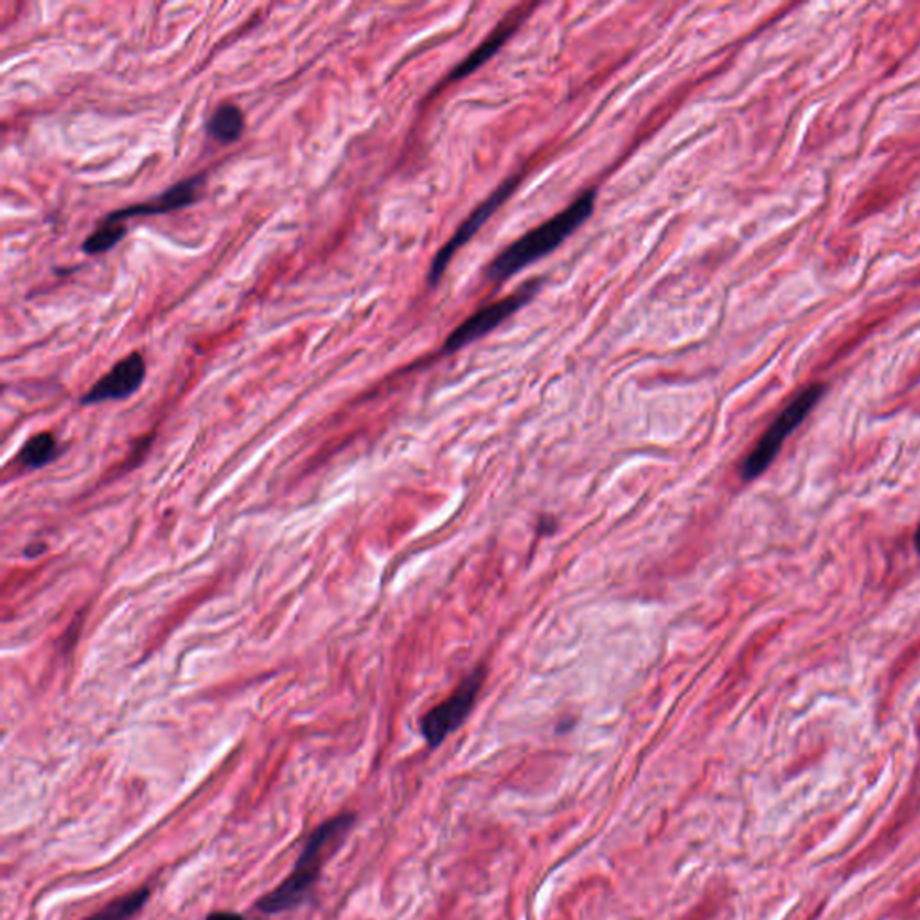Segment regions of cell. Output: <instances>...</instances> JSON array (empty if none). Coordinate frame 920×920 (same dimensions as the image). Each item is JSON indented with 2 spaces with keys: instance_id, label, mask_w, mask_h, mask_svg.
<instances>
[{
  "instance_id": "5b68a950",
  "label": "cell",
  "mask_w": 920,
  "mask_h": 920,
  "mask_svg": "<svg viewBox=\"0 0 920 920\" xmlns=\"http://www.w3.org/2000/svg\"><path fill=\"white\" fill-rule=\"evenodd\" d=\"M518 182H520V178H509L507 182H504L502 186L496 189L493 195L487 198L486 202H482L473 213L469 214L468 220L460 225L459 230L453 234V238L437 252L432 268H430V274H428V284L430 286H435L443 279L444 272H446L448 265L452 263L453 257L457 256L460 248L466 247L469 241L475 238L478 230L482 229L487 220L504 205L505 200L511 196V193L518 186Z\"/></svg>"
},
{
  "instance_id": "8992f818",
  "label": "cell",
  "mask_w": 920,
  "mask_h": 920,
  "mask_svg": "<svg viewBox=\"0 0 920 920\" xmlns=\"http://www.w3.org/2000/svg\"><path fill=\"white\" fill-rule=\"evenodd\" d=\"M536 290L538 288L527 286V288H522L520 292L513 293L509 297L493 302L486 308L478 310L477 313H473L469 319L464 320L459 328L453 331L450 337L446 338L444 351L455 353L462 347L473 344L478 338L486 337L493 329L502 326L505 320L514 315L522 306H525L527 301H531V297Z\"/></svg>"
},
{
  "instance_id": "30bf717a",
  "label": "cell",
  "mask_w": 920,
  "mask_h": 920,
  "mask_svg": "<svg viewBox=\"0 0 920 920\" xmlns=\"http://www.w3.org/2000/svg\"><path fill=\"white\" fill-rule=\"evenodd\" d=\"M245 130V115L234 103L225 101L214 110L207 121V133L214 141L232 144L238 141Z\"/></svg>"
},
{
  "instance_id": "6da1fadb",
  "label": "cell",
  "mask_w": 920,
  "mask_h": 920,
  "mask_svg": "<svg viewBox=\"0 0 920 920\" xmlns=\"http://www.w3.org/2000/svg\"><path fill=\"white\" fill-rule=\"evenodd\" d=\"M354 823L356 814L353 813L338 814L328 822L322 823L319 829L311 834L310 840L306 841L292 874L270 894L263 895L257 901V910L266 915H275L290 912L301 906L308 899L315 883L319 881L324 861L340 849Z\"/></svg>"
},
{
  "instance_id": "3957f363",
  "label": "cell",
  "mask_w": 920,
  "mask_h": 920,
  "mask_svg": "<svg viewBox=\"0 0 920 920\" xmlns=\"http://www.w3.org/2000/svg\"><path fill=\"white\" fill-rule=\"evenodd\" d=\"M825 385L816 383L807 389L802 390L797 398L789 403L788 407L780 412V416L771 423L770 428L764 432L761 441L753 448L750 455L743 460L739 475L744 482H752L755 478L761 477L766 469L770 468L771 462L777 459L782 446L786 443L789 435L797 430L798 426L804 423L805 417L813 412V408L820 403V399L825 394Z\"/></svg>"
},
{
  "instance_id": "7a4b0ae2",
  "label": "cell",
  "mask_w": 920,
  "mask_h": 920,
  "mask_svg": "<svg viewBox=\"0 0 920 920\" xmlns=\"http://www.w3.org/2000/svg\"><path fill=\"white\" fill-rule=\"evenodd\" d=\"M595 207V191H586L565 211L556 214L552 220L527 232L525 236L505 248L500 256L487 266L486 275L491 281H505L518 274L525 266L536 263L538 259L558 248L574 230L583 225Z\"/></svg>"
},
{
  "instance_id": "52a82bcc",
  "label": "cell",
  "mask_w": 920,
  "mask_h": 920,
  "mask_svg": "<svg viewBox=\"0 0 920 920\" xmlns=\"http://www.w3.org/2000/svg\"><path fill=\"white\" fill-rule=\"evenodd\" d=\"M146 378V360L141 353H130L123 360L92 385V389L81 398L83 405H98L105 401H121L130 398L141 389Z\"/></svg>"
},
{
  "instance_id": "9a60e30c",
  "label": "cell",
  "mask_w": 920,
  "mask_h": 920,
  "mask_svg": "<svg viewBox=\"0 0 920 920\" xmlns=\"http://www.w3.org/2000/svg\"><path fill=\"white\" fill-rule=\"evenodd\" d=\"M913 543H915V550H917V554H919L920 556V525H919V529H917V532H915V538H913Z\"/></svg>"
},
{
  "instance_id": "ba28073f",
  "label": "cell",
  "mask_w": 920,
  "mask_h": 920,
  "mask_svg": "<svg viewBox=\"0 0 920 920\" xmlns=\"http://www.w3.org/2000/svg\"><path fill=\"white\" fill-rule=\"evenodd\" d=\"M205 175H195V177L186 178L178 182L175 186L169 187L162 195L151 198L148 202L142 204L130 205L119 211L108 214L103 218L105 222L123 223L132 218H144V216H159V214L173 213L180 211L184 207L195 204L202 191Z\"/></svg>"
},
{
  "instance_id": "5bb4252c",
  "label": "cell",
  "mask_w": 920,
  "mask_h": 920,
  "mask_svg": "<svg viewBox=\"0 0 920 920\" xmlns=\"http://www.w3.org/2000/svg\"><path fill=\"white\" fill-rule=\"evenodd\" d=\"M207 920H245L241 915L234 912H214L207 917Z\"/></svg>"
},
{
  "instance_id": "8fae6325",
  "label": "cell",
  "mask_w": 920,
  "mask_h": 920,
  "mask_svg": "<svg viewBox=\"0 0 920 920\" xmlns=\"http://www.w3.org/2000/svg\"><path fill=\"white\" fill-rule=\"evenodd\" d=\"M150 901V888H139L132 894L123 895L85 920H132Z\"/></svg>"
},
{
  "instance_id": "277c9868",
  "label": "cell",
  "mask_w": 920,
  "mask_h": 920,
  "mask_svg": "<svg viewBox=\"0 0 920 920\" xmlns=\"http://www.w3.org/2000/svg\"><path fill=\"white\" fill-rule=\"evenodd\" d=\"M486 667L478 665L460 682L452 696L430 708L421 719V734L430 748H437L446 741L448 735L457 732L466 721L469 712L475 707L478 692L484 687Z\"/></svg>"
},
{
  "instance_id": "9c48e42d",
  "label": "cell",
  "mask_w": 920,
  "mask_h": 920,
  "mask_svg": "<svg viewBox=\"0 0 920 920\" xmlns=\"http://www.w3.org/2000/svg\"><path fill=\"white\" fill-rule=\"evenodd\" d=\"M522 20L523 15H511V17L505 18L504 22L496 27L495 31L487 36L486 40L478 45L477 49L469 54L468 58L452 72L450 80L457 81L466 78L471 72L477 71L480 65H484L489 58H493L496 51L511 38L514 31L522 24Z\"/></svg>"
},
{
  "instance_id": "7c38bea8",
  "label": "cell",
  "mask_w": 920,
  "mask_h": 920,
  "mask_svg": "<svg viewBox=\"0 0 920 920\" xmlns=\"http://www.w3.org/2000/svg\"><path fill=\"white\" fill-rule=\"evenodd\" d=\"M56 448L58 446L53 434L42 432L33 435L18 452L17 462L27 469L44 468L56 457Z\"/></svg>"
},
{
  "instance_id": "4fadbf2b",
  "label": "cell",
  "mask_w": 920,
  "mask_h": 920,
  "mask_svg": "<svg viewBox=\"0 0 920 920\" xmlns=\"http://www.w3.org/2000/svg\"><path fill=\"white\" fill-rule=\"evenodd\" d=\"M126 225L124 223H110L101 220L96 230L90 234L89 238L83 241L81 250L89 256H99L105 254L126 236Z\"/></svg>"
}]
</instances>
